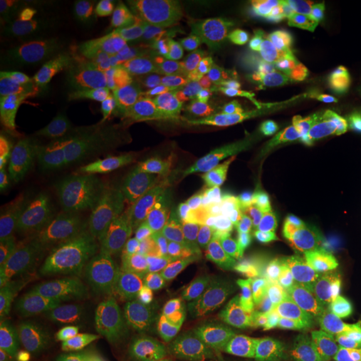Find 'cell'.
<instances>
[{
	"label": "cell",
	"instance_id": "obj_1",
	"mask_svg": "<svg viewBox=\"0 0 361 361\" xmlns=\"http://www.w3.org/2000/svg\"><path fill=\"white\" fill-rule=\"evenodd\" d=\"M147 119L146 102L137 96L87 101L61 107L22 126L19 139L44 157L89 159L129 137Z\"/></svg>",
	"mask_w": 361,
	"mask_h": 361
},
{
	"label": "cell",
	"instance_id": "obj_2",
	"mask_svg": "<svg viewBox=\"0 0 361 361\" xmlns=\"http://www.w3.org/2000/svg\"><path fill=\"white\" fill-rule=\"evenodd\" d=\"M171 200L191 226L268 218L263 183L243 173L229 154L202 157L179 169Z\"/></svg>",
	"mask_w": 361,
	"mask_h": 361
},
{
	"label": "cell",
	"instance_id": "obj_3",
	"mask_svg": "<svg viewBox=\"0 0 361 361\" xmlns=\"http://www.w3.org/2000/svg\"><path fill=\"white\" fill-rule=\"evenodd\" d=\"M316 112V104L283 75L268 87L206 107L197 116V126L211 142L231 149L252 133L276 141L291 137Z\"/></svg>",
	"mask_w": 361,
	"mask_h": 361
},
{
	"label": "cell",
	"instance_id": "obj_4",
	"mask_svg": "<svg viewBox=\"0 0 361 361\" xmlns=\"http://www.w3.org/2000/svg\"><path fill=\"white\" fill-rule=\"evenodd\" d=\"M179 147L169 135L152 134L112 157L80 194L84 206L97 221L114 216L141 184L173 166Z\"/></svg>",
	"mask_w": 361,
	"mask_h": 361
},
{
	"label": "cell",
	"instance_id": "obj_5",
	"mask_svg": "<svg viewBox=\"0 0 361 361\" xmlns=\"http://www.w3.org/2000/svg\"><path fill=\"white\" fill-rule=\"evenodd\" d=\"M74 236H35L2 241L0 245V293L4 308L25 326L39 324V293L52 259Z\"/></svg>",
	"mask_w": 361,
	"mask_h": 361
},
{
	"label": "cell",
	"instance_id": "obj_6",
	"mask_svg": "<svg viewBox=\"0 0 361 361\" xmlns=\"http://www.w3.org/2000/svg\"><path fill=\"white\" fill-rule=\"evenodd\" d=\"M281 336L263 318L223 326L197 328L191 336L171 341L168 361H276Z\"/></svg>",
	"mask_w": 361,
	"mask_h": 361
},
{
	"label": "cell",
	"instance_id": "obj_7",
	"mask_svg": "<svg viewBox=\"0 0 361 361\" xmlns=\"http://www.w3.org/2000/svg\"><path fill=\"white\" fill-rule=\"evenodd\" d=\"M281 234L293 269L303 281L340 258L355 241L358 231L351 223L348 211L331 204L311 218L283 226Z\"/></svg>",
	"mask_w": 361,
	"mask_h": 361
},
{
	"label": "cell",
	"instance_id": "obj_8",
	"mask_svg": "<svg viewBox=\"0 0 361 361\" xmlns=\"http://www.w3.org/2000/svg\"><path fill=\"white\" fill-rule=\"evenodd\" d=\"M97 219L87 207L56 211L34 202L19 191L0 184V236L2 241L35 236H92Z\"/></svg>",
	"mask_w": 361,
	"mask_h": 361
},
{
	"label": "cell",
	"instance_id": "obj_9",
	"mask_svg": "<svg viewBox=\"0 0 361 361\" xmlns=\"http://www.w3.org/2000/svg\"><path fill=\"white\" fill-rule=\"evenodd\" d=\"M178 318V310L168 293L149 284L135 293L119 313L90 331V338L117 345L146 348L159 343Z\"/></svg>",
	"mask_w": 361,
	"mask_h": 361
},
{
	"label": "cell",
	"instance_id": "obj_10",
	"mask_svg": "<svg viewBox=\"0 0 361 361\" xmlns=\"http://www.w3.org/2000/svg\"><path fill=\"white\" fill-rule=\"evenodd\" d=\"M268 219L283 226L298 223L331 206L328 188L305 161L279 168L263 180Z\"/></svg>",
	"mask_w": 361,
	"mask_h": 361
},
{
	"label": "cell",
	"instance_id": "obj_11",
	"mask_svg": "<svg viewBox=\"0 0 361 361\" xmlns=\"http://www.w3.org/2000/svg\"><path fill=\"white\" fill-rule=\"evenodd\" d=\"M343 42L336 39L308 7H300L284 25L278 47V64L288 71L318 67L335 61Z\"/></svg>",
	"mask_w": 361,
	"mask_h": 361
},
{
	"label": "cell",
	"instance_id": "obj_12",
	"mask_svg": "<svg viewBox=\"0 0 361 361\" xmlns=\"http://www.w3.org/2000/svg\"><path fill=\"white\" fill-rule=\"evenodd\" d=\"M276 238L273 223L268 218L239 223L194 224L176 233L171 238V247L174 251L226 247L255 256Z\"/></svg>",
	"mask_w": 361,
	"mask_h": 361
},
{
	"label": "cell",
	"instance_id": "obj_13",
	"mask_svg": "<svg viewBox=\"0 0 361 361\" xmlns=\"http://www.w3.org/2000/svg\"><path fill=\"white\" fill-rule=\"evenodd\" d=\"M99 59L92 51L56 52L42 49L20 62L16 78L25 87L35 90H57L82 82L96 71Z\"/></svg>",
	"mask_w": 361,
	"mask_h": 361
},
{
	"label": "cell",
	"instance_id": "obj_14",
	"mask_svg": "<svg viewBox=\"0 0 361 361\" xmlns=\"http://www.w3.org/2000/svg\"><path fill=\"white\" fill-rule=\"evenodd\" d=\"M361 54L343 44L341 54L328 64L293 71L286 78L314 104L336 101L353 94L360 85Z\"/></svg>",
	"mask_w": 361,
	"mask_h": 361
},
{
	"label": "cell",
	"instance_id": "obj_15",
	"mask_svg": "<svg viewBox=\"0 0 361 361\" xmlns=\"http://www.w3.org/2000/svg\"><path fill=\"white\" fill-rule=\"evenodd\" d=\"M303 284L308 295L329 303H361V239H355L340 258L303 279Z\"/></svg>",
	"mask_w": 361,
	"mask_h": 361
},
{
	"label": "cell",
	"instance_id": "obj_16",
	"mask_svg": "<svg viewBox=\"0 0 361 361\" xmlns=\"http://www.w3.org/2000/svg\"><path fill=\"white\" fill-rule=\"evenodd\" d=\"M186 32L197 51L204 54L219 52L234 34V7L214 0L189 4Z\"/></svg>",
	"mask_w": 361,
	"mask_h": 361
},
{
	"label": "cell",
	"instance_id": "obj_17",
	"mask_svg": "<svg viewBox=\"0 0 361 361\" xmlns=\"http://www.w3.org/2000/svg\"><path fill=\"white\" fill-rule=\"evenodd\" d=\"M305 162L326 188H361V137L324 149Z\"/></svg>",
	"mask_w": 361,
	"mask_h": 361
},
{
	"label": "cell",
	"instance_id": "obj_18",
	"mask_svg": "<svg viewBox=\"0 0 361 361\" xmlns=\"http://www.w3.org/2000/svg\"><path fill=\"white\" fill-rule=\"evenodd\" d=\"M284 8L276 0H255L247 4L239 17L236 30L245 40L261 42L283 34Z\"/></svg>",
	"mask_w": 361,
	"mask_h": 361
},
{
	"label": "cell",
	"instance_id": "obj_19",
	"mask_svg": "<svg viewBox=\"0 0 361 361\" xmlns=\"http://www.w3.org/2000/svg\"><path fill=\"white\" fill-rule=\"evenodd\" d=\"M290 266L291 258L283 238H276L263 251L252 256V278L258 288V295L252 306H259L273 293Z\"/></svg>",
	"mask_w": 361,
	"mask_h": 361
},
{
	"label": "cell",
	"instance_id": "obj_20",
	"mask_svg": "<svg viewBox=\"0 0 361 361\" xmlns=\"http://www.w3.org/2000/svg\"><path fill=\"white\" fill-rule=\"evenodd\" d=\"M0 184L13 189V191L22 192L29 200H32L44 207H49V209L66 211L84 206L82 197L51 179H2Z\"/></svg>",
	"mask_w": 361,
	"mask_h": 361
},
{
	"label": "cell",
	"instance_id": "obj_21",
	"mask_svg": "<svg viewBox=\"0 0 361 361\" xmlns=\"http://www.w3.org/2000/svg\"><path fill=\"white\" fill-rule=\"evenodd\" d=\"M318 7L340 35V42L361 54V0H329Z\"/></svg>",
	"mask_w": 361,
	"mask_h": 361
},
{
	"label": "cell",
	"instance_id": "obj_22",
	"mask_svg": "<svg viewBox=\"0 0 361 361\" xmlns=\"http://www.w3.org/2000/svg\"><path fill=\"white\" fill-rule=\"evenodd\" d=\"M45 11L40 2L24 0H2L0 4V30L4 39L11 42H20L25 35L34 32L35 25L42 19Z\"/></svg>",
	"mask_w": 361,
	"mask_h": 361
},
{
	"label": "cell",
	"instance_id": "obj_23",
	"mask_svg": "<svg viewBox=\"0 0 361 361\" xmlns=\"http://www.w3.org/2000/svg\"><path fill=\"white\" fill-rule=\"evenodd\" d=\"M90 25L78 19L57 22L47 35V49L56 52H75L87 39Z\"/></svg>",
	"mask_w": 361,
	"mask_h": 361
},
{
	"label": "cell",
	"instance_id": "obj_24",
	"mask_svg": "<svg viewBox=\"0 0 361 361\" xmlns=\"http://www.w3.org/2000/svg\"><path fill=\"white\" fill-rule=\"evenodd\" d=\"M169 355H171V341H166V343H156V345L146 346V348L135 350L119 361H168Z\"/></svg>",
	"mask_w": 361,
	"mask_h": 361
},
{
	"label": "cell",
	"instance_id": "obj_25",
	"mask_svg": "<svg viewBox=\"0 0 361 361\" xmlns=\"http://www.w3.org/2000/svg\"><path fill=\"white\" fill-rule=\"evenodd\" d=\"M40 361H92L82 350L75 346H57L47 351Z\"/></svg>",
	"mask_w": 361,
	"mask_h": 361
},
{
	"label": "cell",
	"instance_id": "obj_26",
	"mask_svg": "<svg viewBox=\"0 0 361 361\" xmlns=\"http://www.w3.org/2000/svg\"><path fill=\"white\" fill-rule=\"evenodd\" d=\"M0 361H27L25 356L20 353V350L7 338H2L0 341Z\"/></svg>",
	"mask_w": 361,
	"mask_h": 361
},
{
	"label": "cell",
	"instance_id": "obj_27",
	"mask_svg": "<svg viewBox=\"0 0 361 361\" xmlns=\"http://www.w3.org/2000/svg\"><path fill=\"white\" fill-rule=\"evenodd\" d=\"M353 206H355L356 213H358V214L361 216V192L358 194V196L355 197V201H353Z\"/></svg>",
	"mask_w": 361,
	"mask_h": 361
},
{
	"label": "cell",
	"instance_id": "obj_28",
	"mask_svg": "<svg viewBox=\"0 0 361 361\" xmlns=\"http://www.w3.org/2000/svg\"><path fill=\"white\" fill-rule=\"evenodd\" d=\"M356 92H358V96L361 99V67H360V85H358V89H356Z\"/></svg>",
	"mask_w": 361,
	"mask_h": 361
},
{
	"label": "cell",
	"instance_id": "obj_29",
	"mask_svg": "<svg viewBox=\"0 0 361 361\" xmlns=\"http://www.w3.org/2000/svg\"><path fill=\"white\" fill-rule=\"evenodd\" d=\"M356 239H361V231H358V234H356Z\"/></svg>",
	"mask_w": 361,
	"mask_h": 361
}]
</instances>
